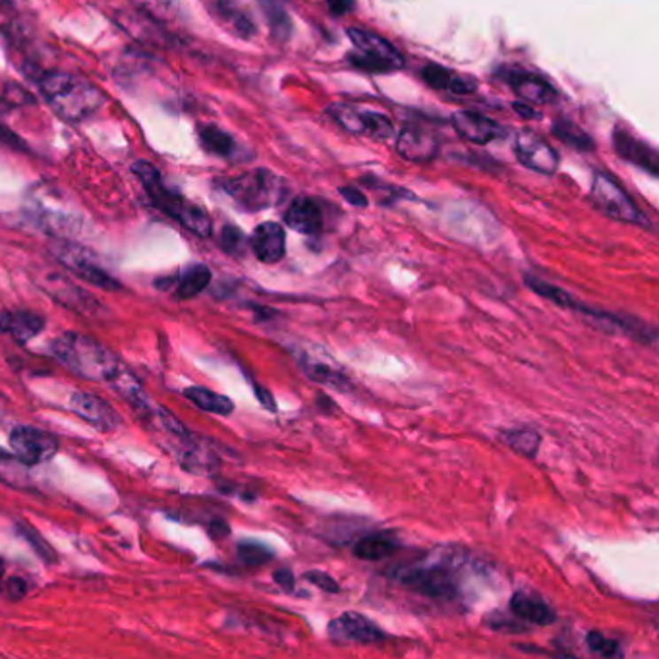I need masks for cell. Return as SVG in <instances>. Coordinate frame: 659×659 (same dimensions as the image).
Returning <instances> with one entry per match:
<instances>
[{"label":"cell","mask_w":659,"mask_h":659,"mask_svg":"<svg viewBox=\"0 0 659 659\" xmlns=\"http://www.w3.org/2000/svg\"><path fill=\"white\" fill-rule=\"evenodd\" d=\"M3 577H4V562L0 561V580H3Z\"/></svg>","instance_id":"cell-48"},{"label":"cell","mask_w":659,"mask_h":659,"mask_svg":"<svg viewBox=\"0 0 659 659\" xmlns=\"http://www.w3.org/2000/svg\"><path fill=\"white\" fill-rule=\"evenodd\" d=\"M132 173L143 184L147 196L153 199L157 209H161L165 215L173 217L184 229L194 232L196 236L209 238L213 234V221L209 213L196 204H191L174 190H168L163 182L159 170L147 161H136L132 165Z\"/></svg>","instance_id":"cell-4"},{"label":"cell","mask_w":659,"mask_h":659,"mask_svg":"<svg viewBox=\"0 0 659 659\" xmlns=\"http://www.w3.org/2000/svg\"><path fill=\"white\" fill-rule=\"evenodd\" d=\"M221 190L248 211L267 209L286 196V182L271 170H252L234 178L219 180Z\"/></svg>","instance_id":"cell-5"},{"label":"cell","mask_w":659,"mask_h":659,"mask_svg":"<svg viewBox=\"0 0 659 659\" xmlns=\"http://www.w3.org/2000/svg\"><path fill=\"white\" fill-rule=\"evenodd\" d=\"M515 109L518 111V114L528 116V119H534V116H538L536 112H530L531 109H528V106H524V105H518V103H515Z\"/></svg>","instance_id":"cell-47"},{"label":"cell","mask_w":659,"mask_h":659,"mask_svg":"<svg viewBox=\"0 0 659 659\" xmlns=\"http://www.w3.org/2000/svg\"><path fill=\"white\" fill-rule=\"evenodd\" d=\"M10 449L14 451L21 464L37 466L49 462L58 453V439L49 431L19 425L10 433Z\"/></svg>","instance_id":"cell-9"},{"label":"cell","mask_w":659,"mask_h":659,"mask_svg":"<svg viewBox=\"0 0 659 659\" xmlns=\"http://www.w3.org/2000/svg\"><path fill=\"white\" fill-rule=\"evenodd\" d=\"M221 246L225 252L232 253V255H242L244 252H246V246H248V240L246 236H244V232L236 227H225L221 232Z\"/></svg>","instance_id":"cell-37"},{"label":"cell","mask_w":659,"mask_h":659,"mask_svg":"<svg viewBox=\"0 0 659 659\" xmlns=\"http://www.w3.org/2000/svg\"><path fill=\"white\" fill-rule=\"evenodd\" d=\"M453 126H454V130L464 137V140L477 143V145L492 143L507 136V130L501 124L487 119V116L480 112H472V111H456L453 114Z\"/></svg>","instance_id":"cell-14"},{"label":"cell","mask_w":659,"mask_h":659,"mask_svg":"<svg viewBox=\"0 0 659 659\" xmlns=\"http://www.w3.org/2000/svg\"><path fill=\"white\" fill-rule=\"evenodd\" d=\"M510 85H513L516 95H520V99H526L534 105H546L557 97L555 88L546 80H541L539 76H534V74L526 72L515 74L513 80H510Z\"/></svg>","instance_id":"cell-24"},{"label":"cell","mask_w":659,"mask_h":659,"mask_svg":"<svg viewBox=\"0 0 659 659\" xmlns=\"http://www.w3.org/2000/svg\"><path fill=\"white\" fill-rule=\"evenodd\" d=\"M586 640H588L590 650H592V652H595V654L603 655V657H613V655H621V647H619V642L611 640V638H605V636H603L601 632H598V631H592V632L588 634V638H586Z\"/></svg>","instance_id":"cell-38"},{"label":"cell","mask_w":659,"mask_h":659,"mask_svg":"<svg viewBox=\"0 0 659 659\" xmlns=\"http://www.w3.org/2000/svg\"><path fill=\"white\" fill-rule=\"evenodd\" d=\"M613 145L616 149V153H619L624 161H631L632 165L647 170V173L654 176L657 174L659 170L657 153L654 151V147H650L646 142L636 140L629 132L616 130L613 134Z\"/></svg>","instance_id":"cell-19"},{"label":"cell","mask_w":659,"mask_h":659,"mask_svg":"<svg viewBox=\"0 0 659 659\" xmlns=\"http://www.w3.org/2000/svg\"><path fill=\"white\" fill-rule=\"evenodd\" d=\"M0 143L10 147V149H14V151H21V153L29 151V147L26 145V142L21 140V137L16 132L10 130V128L4 126V124H0Z\"/></svg>","instance_id":"cell-41"},{"label":"cell","mask_w":659,"mask_h":659,"mask_svg":"<svg viewBox=\"0 0 659 659\" xmlns=\"http://www.w3.org/2000/svg\"><path fill=\"white\" fill-rule=\"evenodd\" d=\"M503 441L515 453L524 454L528 459H534L539 449V433L534 430H508L503 435Z\"/></svg>","instance_id":"cell-32"},{"label":"cell","mask_w":659,"mask_h":659,"mask_svg":"<svg viewBox=\"0 0 659 659\" xmlns=\"http://www.w3.org/2000/svg\"><path fill=\"white\" fill-rule=\"evenodd\" d=\"M553 132H555L559 140L577 149H582V151H588V149L593 147L592 137L588 134H584L580 128L574 126L572 122H557L555 128H553Z\"/></svg>","instance_id":"cell-36"},{"label":"cell","mask_w":659,"mask_h":659,"mask_svg":"<svg viewBox=\"0 0 659 659\" xmlns=\"http://www.w3.org/2000/svg\"><path fill=\"white\" fill-rule=\"evenodd\" d=\"M211 283V269L204 263H196L188 267L182 275H180L178 284H176V294L182 300H190L196 298L198 294L204 292Z\"/></svg>","instance_id":"cell-28"},{"label":"cell","mask_w":659,"mask_h":659,"mask_svg":"<svg viewBox=\"0 0 659 659\" xmlns=\"http://www.w3.org/2000/svg\"><path fill=\"white\" fill-rule=\"evenodd\" d=\"M47 292L58 300L62 306L70 307L74 312H80L85 315H93L99 310V302L91 298L88 292L80 291L78 286H74L68 281L62 279H50L47 283Z\"/></svg>","instance_id":"cell-22"},{"label":"cell","mask_w":659,"mask_h":659,"mask_svg":"<svg viewBox=\"0 0 659 659\" xmlns=\"http://www.w3.org/2000/svg\"><path fill=\"white\" fill-rule=\"evenodd\" d=\"M37 83L50 109L70 122L89 119L106 101L97 85L68 72H47Z\"/></svg>","instance_id":"cell-2"},{"label":"cell","mask_w":659,"mask_h":659,"mask_svg":"<svg viewBox=\"0 0 659 659\" xmlns=\"http://www.w3.org/2000/svg\"><path fill=\"white\" fill-rule=\"evenodd\" d=\"M50 353L74 374L91 381H109L120 361L109 348L88 335L62 333L52 340Z\"/></svg>","instance_id":"cell-3"},{"label":"cell","mask_w":659,"mask_h":659,"mask_svg":"<svg viewBox=\"0 0 659 659\" xmlns=\"http://www.w3.org/2000/svg\"><path fill=\"white\" fill-rule=\"evenodd\" d=\"M592 201H593V205L609 219L631 222V225H638V227H650V221H647L644 213L636 207V204L621 188V184L605 173L593 174Z\"/></svg>","instance_id":"cell-7"},{"label":"cell","mask_w":659,"mask_h":659,"mask_svg":"<svg viewBox=\"0 0 659 659\" xmlns=\"http://www.w3.org/2000/svg\"><path fill=\"white\" fill-rule=\"evenodd\" d=\"M188 443L190 445L186 446V451L180 454V464H182V468H186V470L190 472H198V474L215 470V468L219 466L217 454H213V451L207 449L205 445H199L191 439Z\"/></svg>","instance_id":"cell-29"},{"label":"cell","mask_w":659,"mask_h":659,"mask_svg":"<svg viewBox=\"0 0 659 659\" xmlns=\"http://www.w3.org/2000/svg\"><path fill=\"white\" fill-rule=\"evenodd\" d=\"M0 592L8 595L10 600H21L27 593V584L21 578H10L0 586Z\"/></svg>","instance_id":"cell-42"},{"label":"cell","mask_w":659,"mask_h":659,"mask_svg":"<svg viewBox=\"0 0 659 659\" xmlns=\"http://www.w3.org/2000/svg\"><path fill=\"white\" fill-rule=\"evenodd\" d=\"M304 578L310 584H314V586L322 588L323 592H329V593H337L340 590L337 580L333 577H329V574L323 570H307L304 574Z\"/></svg>","instance_id":"cell-39"},{"label":"cell","mask_w":659,"mask_h":659,"mask_svg":"<svg viewBox=\"0 0 659 659\" xmlns=\"http://www.w3.org/2000/svg\"><path fill=\"white\" fill-rule=\"evenodd\" d=\"M106 383H109V385H111L116 392H119V395H120L124 400L130 402L132 407H134L137 412H140V414H143L149 407H151V402H149V399H147V395H145V391H143V387H142V383L137 381V379L130 374V371L124 369L122 364H120L119 369L114 371V376H112L109 381H106Z\"/></svg>","instance_id":"cell-25"},{"label":"cell","mask_w":659,"mask_h":659,"mask_svg":"<svg viewBox=\"0 0 659 659\" xmlns=\"http://www.w3.org/2000/svg\"><path fill=\"white\" fill-rule=\"evenodd\" d=\"M422 76H423L425 83H430L431 88L451 91L454 95L474 93L477 89V83L474 80L462 78V76H459V74L438 66V64H428V66L423 68Z\"/></svg>","instance_id":"cell-23"},{"label":"cell","mask_w":659,"mask_h":659,"mask_svg":"<svg viewBox=\"0 0 659 659\" xmlns=\"http://www.w3.org/2000/svg\"><path fill=\"white\" fill-rule=\"evenodd\" d=\"M346 34L356 47L354 52L348 55L353 66L366 72H392L404 66L399 49L392 47L387 39L358 27H350Z\"/></svg>","instance_id":"cell-6"},{"label":"cell","mask_w":659,"mask_h":659,"mask_svg":"<svg viewBox=\"0 0 659 659\" xmlns=\"http://www.w3.org/2000/svg\"><path fill=\"white\" fill-rule=\"evenodd\" d=\"M260 6L263 10L267 24L271 27V34L276 39H286L291 34V18L284 12V8L276 0H260Z\"/></svg>","instance_id":"cell-34"},{"label":"cell","mask_w":659,"mask_h":659,"mask_svg":"<svg viewBox=\"0 0 659 659\" xmlns=\"http://www.w3.org/2000/svg\"><path fill=\"white\" fill-rule=\"evenodd\" d=\"M329 634L337 642H356V644H377L385 640V634L377 624L366 619L360 613H343L335 621L329 623Z\"/></svg>","instance_id":"cell-12"},{"label":"cell","mask_w":659,"mask_h":659,"mask_svg":"<svg viewBox=\"0 0 659 659\" xmlns=\"http://www.w3.org/2000/svg\"><path fill=\"white\" fill-rule=\"evenodd\" d=\"M199 142L205 147V151L219 157H232L236 153V142L227 132H222L217 126H199Z\"/></svg>","instance_id":"cell-30"},{"label":"cell","mask_w":659,"mask_h":659,"mask_svg":"<svg viewBox=\"0 0 659 659\" xmlns=\"http://www.w3.org/2000/svg\"><path fill=\"white\" fill-rule=\"evenodd\" d=\"M284 222L300 234H317L322 230V209L312 198H296L284 213Z\"/></svg>","instance_id":"cell-21"},{"label":"cell","mask_w":659,"mask_h":659,"mask_svg":"<svg viewBox=\"0 0 659 659\" xmlns=\"http://www.w3.org/2000/svg\"><path fill=\"white\" fill-rule=\"evenodd\" d=\"M329 10L337 16H345L354 8V0H325Z\"/></svg>","instance_id":"cell-44"},{"label":"cell","mask_w":659,"mask_h":659,"mask_svg":"<svg viewBox=\"0 0 659 659\" xmlns=\"http://www.w3.org/2000/svg\"><path fill=\"white\" fill-rule=\"evenodd\" d=\"M329 114L345 128L350 134L368 136L371 140H387L392 136L395 128L385 114H379L374 111H360L353 105L337 103L329 106Z\"/></svg>","instance_id":"cell-10"},{"label":"cell","mask_w":659,"mask_h":659,"mask_svg":"<svg viewBox=\"0 0 659 659\" xmlns=\"http://www.w3.org/2000/svg\"><path fill=\"white\" fill-rule=\"evenodd\" d=\"M16 531H18V534L21 536V538H24L26 541H27V544L31 546V547H34L37 553H39V555L43 557V559H52V549L47 546V544H43V541L37 538V534H35V531L34 530H29L27 526H24V524H18L16 526Z\"/></svg>","instance_id":"cell-40"},{"label":"cell","mask_w":659,"mask_h":659,"mask_svg":"<svg viewBox=\"0 0 659 659\" xmlns=\"http://www.w3.org/2000/svg\"><path fill=\"white\" fill-rule=\"evenodd\" d=\"M399 544L395 538H391L387 534H369L360 538L353 551L358 559L364 561H381L385 557H391L392 553L397 551Z\"/></svg>","instance_id":"cell-26"},{"label":"cell","mask_w":659,"mask_h":659,"mask_svg":"<svg viewBox=\"0 0 659 659\" xmlns=\"http://www.w3.org/2000/svg\"><path fill=\"white\" fill-rule=\"evenodd\" d=\"M476 562L464 551H438L395 572V578L425 598L456 600L464 590L468 574L476 572Z\"/></svg>","instance_id":"cell-1"},{"label":"cell","mask_w":659,"mask_h":659,"mask_svg":"<svg viewBox=\"0 0 659 659\" xmlns=\"http://www.w3.org/2000/svg\"><path fill=\"white\" fill-rule=\"evenodd\" d=\"M184 397L199 410L217 414V416H229L234 410V402L229 397L205 387H190L184 391Z\"/></svg>","instance_id":"cell-27"},{"label":"cell","mask_w":659,"mask_h":659,"mask_svg":"<svg viewBox=\"0 0 659 659\" xmlns=\"http://www.w3.org/2000/svg\"><path fill=\"white\" fill-rule=\"evenodd\" d=\"M397 151L400 157L408 159V161L425 163L438 155L439 143L430 132L422 130V128L407 126L402 128V132L397 137Z\"/></svg>","instance_id":"cell-16"},{"label":"cell","mask_w":659,"mask_h":659,"mask_svg":"<svg viewBox=\"0 0 659 659\" xmlns=\"http://www.w3.org/2000/svg\"><path fill=\"white\" fill-rule=\"evenodd\" d=\"M340 194H343L345 199L350 201V204L356 205V207H366L368 205L366 196L360 194V191L354 190V188H340Z\"/></svg>","instance_id":"cell-45"},{"label":"cell","mask_w":659,"mask_h":659,"mask_svg":"<svg viewBox=\"0 0 659 659\" xmlns=\"http://www.w3.org/2000/svg\"><path fill=\"white\" fill-rule=\"evenodd\" d=\"M52 253L64 267L78 275L81 281L99 286L103 291H120V283L111 273H106L101 265H97V261L91 258V253L76 246V244L60 242L57 246H52Z\"/></svg>","instance_id":"cell-8"},{"label":"cell","mask_w":659,"mask_h":659,"mask_svg":"<svg viewBox=\"0 0 659 659\" xmlns=\"http://www.w3.org/2000/svg\"><path fill=\"white\" fill-rule=\"evenodd\" d=\"M43 329H45V319L39 314L27 310L0 312V335L12 337L18 345L34 340Z\"/></svg>","instance_id":"cell-17"},{"label":"cell","mask_w":659,"mask_h":659,"mask_svg":"<svg viewBox=\"0 0 659 659\" xmlns=\"http://www.w3.org/2000/svg\"><path fill=\"white\" fill-rule=\"evenodd\" d=\"M524 281L530 286V291H534L541 298H547V300H551L553 304L562 306V307H570V310H577V312L582 307L580 302L574 300V298L569 292L559 289V286H555V284L546 283V281L538 279V276H530V275H526Z\"/></svg>","instance_id":"cell-31"},{"label":"cell","mask_w":659,"mask_h":659,"mask_svg":"<svg viewBox=\"0 0 659 659\" xmlns=\"http://www.w3.org/2000/svg\"><path fill=\"white\" fill-rule=\"evenodd\" d=\"M238 557L248 567H261L273 559V551L253 539H244L238 544Z\"/></svg>","instance_id":"cell-35"},{"label":"cell","mask_w":659,"mask_h":659,"mask_svg":"<svg viewBox=\"0 0 659 659\" xmlns=\"http://www.w3.org/2000/svg\"><path fill=\"white\" fill-rule=\"evenodd\" d=\"M273 578H275V582L279 584V586H281L284 592H292L294 586H296V578H294L292 570H289V569H279V570H275V572H273Z\"/></svg>","instance_id":"cell-43"},{"label":"cell","mask_w":659,"mask_h":659,"mask_svg":"<svg viewBox=\"0 0 659 659\" xmlns=\"http://www.w3.org/2000/svg\"><path fill=\"white\" fill-rule=\"evenodd\" d=\"M217 16L242 37H252V34L255 31L252 19L244 14L242 10L230 4L229 0H217Z\"/></svg>","instance_id":"cell-33"},{"label":"cell","mask_w":659,"mask_h":659,"mask_svg":"<svg viewBox=\"0 0 659 659\" xmlns=\"http://www.w3.org/2000/svg\"><path fill=\"white\" fill-rule=\"evenodd\" d=\"M515 153L520 163L539 174H555L559 168V155L555 149L544 137L530 130L516 134Z\"/></svg>","instance_id":"cell-11"},{"label":"cell","mask_w":659,"mask_h":659,"mask_svg":"<svg viewBox=\"0 0 659 659\" xmlns=\"http://www.w3.org/2000/svg\"><path fill=\"white\" fill-rule=\"evenodd\" d=\"M12 89H14V93H10L6 89V99H10L12 103H18V105H21V103H31V97H29L27 91L18 88V85H12Z\"/></svg>","instance_id":"cell-46"},{"label":"cell","mask_w":659,"mask_h":659,"mask_svg":"<svg viewBox=\"0 0 659 659\" xmlns=\"http://www.w3.org/2000/svg\"><path fill=\"white\" fill-rule=\"evenodd\" d=\"M298 361H300V368L304 374L312 381L322 383V385L337 389V391H350V381L343 371L335 368L337 364L335 366L329 364V361L322 360L312 353H304V350H300V354H298Z\"/></svg>","instance_id":"cell-20"},{"label":"cell","mask_w":659,"mask_h":659,"mask_svg":"<svg viewBox=\"0 0 659 659\" xmlns=\"http://www.w3.org/2000/svg\"><path fill=\"white\" fill-rule=\"evenodd\" d=\"M70 407L76 416L91 423L99 431H112L120 425V416L109 402L91 395V392L76 391L70 399Z\"/></svg>","instance_id":"cell-13"},{"label":"cell","mask_w":659,"mask_h":659,"mask_svg":"<svg viewBox=\"0 0 659 659\" xmlns=\"http://www.w3.org/2000/svg\"><path fill=\"white\" fill-rule=\"evenodd\" d=\"M510 615L518 616L530 624L536 626H549L551 623L557 621L555 611L551 609V605L539 598L538 593H530V592H516L513 598H510Z\"/></svg>","instance_id":"cell-18"},{"label":"cell","mask_w":659,"mask_h":659,"mask_svg":"<svg viewBox=\"0 0 659 659\" xmlns=\"http://www.w3.org/2000/svg\"><path fill=\"white\" fill-rule=\"evenodd\" d=\"M248 244L261 263H279L286 252V234L279 222H261Z\"/></svg>","instance_id":"cell-15"}]
</instances>
